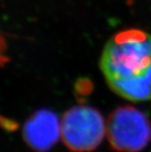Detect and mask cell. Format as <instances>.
Returning a JSON list of instances; mask_svg holds the SVG:
<instances>
[{
    "mask_svg": "<svg viewBox=\"0 0 151 152\" xmlns=\"http://www.w3.org/2000/svg\"><path fill=\"white\" fill-rule=\"evenodd\" d=\"M61 136V122L48 109L36 111L24 124L23 137L31 148L38 152L49 150Z\"/></svg>",
    "mask_w": 151,
    "mask_h": 152,
    "instance_id": "4",
    "label": "cell"
},
{
    "mask_svg": "<svg viewBox=\"0 0 151 152\" xmlns=\"http://www.w3.org/2000/svg\"><path fill=\"white\" fill-rule=\"evenodd\" d=\"M107 137L119 152H139L151 140V122L141 110L131 106L117 107L107 120Z\"/></svg>",
    "mask_w": 151,
    "mask_h": 152,
    "instance_id": "2",
    "label": "cell"
},
{
    "mask_svg": "<svg viewBox=\"0 0 151 152\" xmlns=\"http://www.w3.org/2000/svg\"><path fill=\"white\" fill-rule=\"evenodd\" d=\"M93 83L89 78L80 77L75 83V93L76 96L84 99L89 96L93 91Z\"/></svg>",
    "mask_w": 151,
    "mask_h": 152,
    "instance_id": "5",
    "label": "cell"
},
{
    "mask_svg": "<svg viewBox=\"0 0 151 152\" xmlns=\"http://www.w3.org/2000/svg\"><path fill=\"white\" fill-rule=\"evenodd\" d=\"M151 65V36L139 29L117 33L107 43L100 68L108 86L130 101L151 100L147 71Z\"/></svg>",
    "mask_w": 151,
    "mask_h": 152,
    "instance_id": "1",
    "label": "cell"
},
{
    "mask_svg": "<svg viewBox=\"0 0 151 152\" xmlns=\"http://www.w3.org/2000/svg\"><path fill=\"white\" fill-rule=\"evenodd\" d=\"M107 132V123L98 110L88 106H76L65 112L61 120L64 144L75 152L97 148Z\"/></svg>",
    "mask_w": 151,
    "mask_h": 152,
    "instance_id": "3",
    "label": "cell"
}]
</instances>
